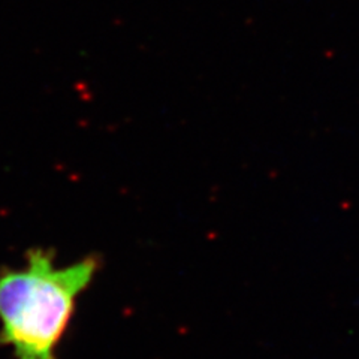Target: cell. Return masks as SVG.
Segmentation results:
<instances>
[{"label": "cell", "mask_w": 359, "mask_h": 359, "mask_svg": "<svg viewBox=\"0 0 359 359\" xmlns=\"http://www.w3.org/2000/svg\"><path fill=\"white\" fill-rule=\"evenodd\" d=\"M95 256L57 265L54 253L33 249L26 265L0 273V344L15 359H59L57 349L78 298L92 285Z\"/></svg>", "instance_id": "obj_1"}]
</instances>
